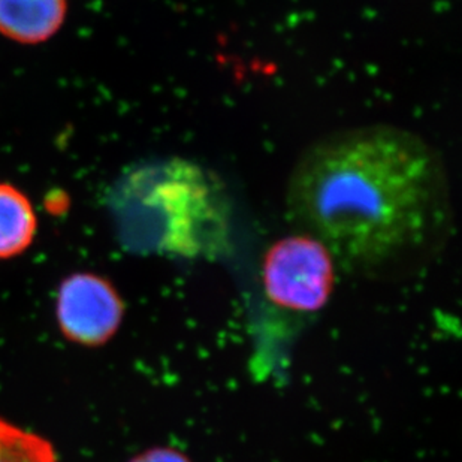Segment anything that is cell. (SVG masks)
<instances>
[{"mask_svg":"<svg viewBox=\"0 0 462 462\" xmlns=\"http://www.w3.org/2000/svg\"><path fill=\"white\" fill-rule=\"evenodd\" d=\"M284 208L295 232L362 274L436 254L455 218L443 156L422 136L388 123L345 127L310 143L289 174Z\"/></svg>","mask_w":462,"mask_h":462,"instance_id":"obj_1","label":"cell"},{"mask_svg":"<svg viewBox=\"0 0 462 462\" xmlns=\"http://www.w3.org/2000/svg\"><path fill=\"white\" fill-rule=\"evenodd\" d=\"M126 234L171 254L201 256L222 252L229 240L232 209L222 180L186 159H166L127 175L117 197Z\"/></svg>","mask_w":462,"mask_h":462,"instance_id":"obj_2","label":"cell"},{"mask_svg":"<svg viewBox=\"0 0 462 462\" xmlns=\"http://www.w3.org/2000/svg\"><path fill=\"white\" fill-rule=\"evenodd\" d=\"M336 259L313 236L293 232L274 241L262 257V286L271 304L309 313L325 306L336 282Z\"/></svg>","mask_w":462,"mask_h":462,"instance_id":"obj_3","label":"cell"},{"mask_svg":"<svg viewBox=\"0 0 462 462\" xmlns=\"http://www.w3.org/2000/svg\"><path fill=\"white\" fill-rule=\"evenodd\" d=\"M123 313L125 304L117 289L95 273L68 275L57 291V325L74 345H106L122 325Z\"/></svg>","mask_w":462,"mask_h":462,"instance_id":"obj_4","label":"cell"},{"mask_svg":"<svg viewBox=\"0 0 462 462\" xmlns=\"http://www.w3.org/2000/svg\"><path fill=\"white\" fill-rule=\"evenodd\" d=\"M68 0H0V35L23 45L42 44L65 23Z\"/></svg>","mask_w":462,"mask_h":462,"instance_id":"obj_5","label":"cell"},{"mask_svg":"<svg viewBox=\"0 0 462 462\" xmlns=\"http://www.w3.org/2000/svg\"><path fill=\"white\" fill-rule=\"evenodd\" d=\"M38 218L26 193L0 183V261L24 254L35 240Z\"/></svg>","mask_w":462,"mask_h":462,"instance_id":"obj_6","label":"cell"},{"mask_svg":"<svg viewBox=\"0 0 462 462\" xmlns=\"http://www.w3.org/2000/svg\"><path fill=\"white\" fill-rule=\"evenodd\" d=\"M0 462H59L47 439L0 418Z\"/></svg>","mask_w":462,"mask_h":462,"instance_id":"obj_7","label":"cell"},{"mask_svg":"<svg viewBox=\"0 0 462 462\" xmlns=\"http://www.w3.org/2000/svg\"><path fill=\"white\" fill-rule=\"evenodd\" d=\"M131 462H189L183 454L172 449H153L138 455Z\"/></svg>","mask_w":462,"mask_h":462,"instance_id":"obj_8","label":"cell"}]
</instances>
